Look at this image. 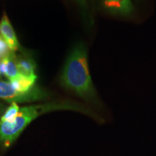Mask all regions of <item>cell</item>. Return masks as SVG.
I'll return each mask as SVG.
<instances>
[{
    "label": "cell",
    "instance_id": "obj_1",
    "mask_svg": "<svg viewBox=\"0 0 156 156\" xmlns=\"http://www.w3.org/2000/svg\"><path fill=\"white\" fill-rule=\"evenodd\" d=\"M61 85L99 111L104 110L89 71L86 46L78 43L69 52L61 76Z\"/></svg>",
    "mask_w": 156,
    "mask_h": 156
},
{
    "label": "cell",
    "instance_id": "obj_12",
    "mask_svg": "<svg viewBox=\"0 0 156 156\" xmlns=\"http://www.w3.org/2000/svg\"><path fill=\"white\" fill-rule=\"evenodd\" d=\"M2 103H0V111H1V109H2Z\"/></svg>",
    "mask_w": 156,
    "mask_h": 156
},
{
    "label": "cell",
    "instance_id": "obj_10",
    "mask_svg": "<svg viewBox=\"0 0 156 156\" xmlns=\"http://www.w3.org/2000/svg\"><path fill=\"white\" fill-rule=\"evenodd\" d=\"M9 51H9L8 45L0 34V59L7 56Z\"/></svg>",
    "mask_w": 156,
    "mask_h": 156
},
{
    "label": "cell",
    "instance_id": "obj_2",
    "mask_svg": "<svg viewBox=\"0 0 156 156\" xmlns=\"http://www.w3.org/2000/svg\"><path fill=\"white\" fill-rule=\"evenodd\" d=\"M59 110L80 112L92 117L98 123L105 122V119L90 108L69 100L25 106L20 108L18 114L14 122L9 123L0 120V143L4 147H9L33 120L46 113Z\"/></svg>",
    "mask_w": 156,
    "mask_h": 156
},
{
    "label": "cell",
    "instance_id": "obj_14",
    "mask_svg": "<svg viewBox=\"0 0 156 156\" xmlns=\"http://www.w3.org/2000/svg\"><path fill=\"white\" fill-rule=\"evenodd\" d=\"M93 1H94V0H93Z\"/></svg>",
    "mask_w": 156,
    "mask_h": 156
},
{
    "label": "cell",
    "instance_id": "obj_11",
    "mask_svg": "<svg viewBox=\"0 0 156 156\" xmlns=\"http://www.w3.org/2000/svg\"><path fill=\"white\" fill-rule=\"evenodd\" d=\"M78 2L81 5V7H86V0H77Z\"/></svg>",
    "mask_w": 156,
    "mask_h": 156
},
{
    "label": "cell",
    "instance_id": "obj_3",
    "mask_svg": "<svg viewBox=\"0 0 156 156\" xmlns=\"http://www.w3.org/2000/svg\"><path fill=\"white\" fill-rule=\"evenodd\" d=\"M47 97V93L37 87H34L27 93H20L10 83L0 80V98L9 103L32 102L43 100Z\"/></svg>",
    "mask_w": 156,
    "mask_h": 156
},
{
    "label": "cell",
    "instance_id": "obj_8",
    "mask_svg": "<svg viewBox=\"0 0 156 156\" xmlns=\"http://www.w3.org/2000/svg\"><path fill=\"white\" fill-rule=\"evenodd\" d=\"M16 64L20 75L25 77H33L36 75H35L36 66L32 59L16 56Z\"/></svg>",
    "mask_w": 156,
    "mask_h": 156
},
{
    "label": "cell",
    "instance_id": "obj_9",
    "mask_svg": "<svg viewBox=\"0 0 156 156\" xmlns=\"http://www.w3.org/2000/svg\"><path fill=\"white\" fill-rule=\"evenodd\" d=\"M20 106L17 105V103H12L11 105L8 108L6 109L5 112L2 116L0 120L2 122H12L16 118L20 111Z\"/></svg>",
    "mask_w": 156,
    "mask_h": 156
},
{
    "label": "cell",
    "instance_id": "obj_13",
    "mask_svg": "<svg viewBox=\"0 0 156 156\" xmlns=\"http://www.w3.org/2000/svg\"><path fill=\"white\" fill-rule=\"evenodd\" d=\"M0 77H1V73H0Z\"/></svg>",
    "mask_w": 156,
    "mask_h": 156
},
{
    "label": "cell",
    "instance_id": "obj_4",
    "mask_svg": "<svg viewBox=\"0 0 156 156\" xmlns=\"http://www.w3.org/2000/svg\"><path fill=\"white\" fill-rule=\"evenodd\" d=\"M103 5L106 11L114 16H131L134 11L132 0H103Z\"/></svg>",
    "mask_w": 156,
    "mask_h": 156
},
{
    "label": "cell",
    "instance_id": "obj_7",
    "mask_svg": "<svg viewBox=\"0 0 156 156\" xmlns=\"http://www.w3.org/2000/svg\"><path fill=\"white\" fill-rule=\"evenodd\" d=\"M36 79L37 77L36 75L33 77H25L19 74L13 79L9 80V83L18 92L27 93L34 87Z\"/></svg>",
    "mask_w": 156,
    "mask_h": 156
},
{
    "label": "cell",
    "instance_id": "obj_6",
    "mask_svg": "<svg viewBox=\"0 0 156 156\" xmlns=\"http://www.w3.org/2000/svg\"><path fill=\"white\" fill-rule=\"evenodd\" d=\"M0 73L5 76L9 80L19 75L16 64V55L13 51H10L7 56L0 60Z\"/></svg>",
    "mask_w": 156,
    "mask_h": 156
},
{
    "label": "cell",
    "instance_id": "obj_5",
    "mask_svg": "<svg viewBox=\"0 0 156 156\" xmlns=\"http://www.w3.org/2000/svg\"><path fill=\"white\" fill-rule=\"evenodd\" d=\"M0 34L8 45L9 50L15 51L18 49L20 44L12 26L7 15L5 14L0 22Z\"/></svg>",
    "mask_w": 156,
    "mask_h": 156
}]
</instances>
